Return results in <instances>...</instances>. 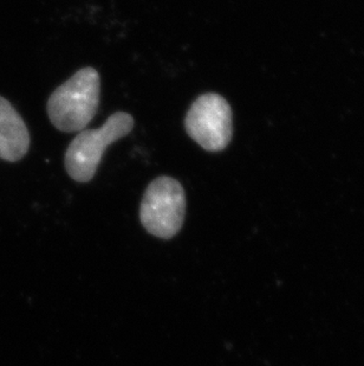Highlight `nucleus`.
<instances>
[{"instance_id": "nucleus-2", "label": "nucleus", "mask_w": 364, "mask_h": 366, "mask_svg": "<svg viewBox=\"0 0 364 366\" xmlns=\"http://www.w3.org/2000/svg\"><path fill=\"white\" fill-rule=\"evenodd\" d=\"M134 124L131 114L116 112L110 115L102 127L79 132L66 149L68 174L79 183L93 179L108 146L129 134Z\"/></svg>"}, {"instance_id": "nucleus-3", "label": "nucleus", "mask_w": 364, "mask_h": 366, "mask_svg": "<svg viewBox=\"0 0 364 366\" xmlns=\"http://www.w3.org/2000/svg\"><path fill=\"white\" fill-rule=\"evenodd\" d=\"M186 194L178 180L158 177L148 185L142 198L140 218L149 234L158 239H172L185 221Z\"/></svg>"}, {"instance_id": "nucleus-4", "label": "nucleus", "mask_w": 364, "mask_h": 366, "mask_svg": "<svg viewBox=\"0 0 364 366\" xmlns=\"http://www.w3.org/2000/svg\"><path fill=\"white\" fill-rule=\"evenodd\" d=\"M185 127L187 134L203 149L223 151L233 134L230 104L218 94H203L189 108Z\"/></svg>"}, {"instance_id": "nucleus-1", "label": "nucleus", "mask_w": 364, "mask_h": 366, "mask_svg": "<svg viewBox=\"0 0 364 366\" xmlns=\"http://www.w3.org/2000/svg\"><path fill=\"white\" fill-rule=\"evenodd\" d=\"M101 79L93 68L79 70L48 100V115L57 129L81 132L96 115L100 104Z\"/></svg>"}, {"instance_id": "nucleus-5", "label": "nucleus", "mask_w": 364, "mask_h": 366, "mask_svg": "<svg viewBox=\"0 0 364 366\" xmlns=\"http://www.w3.org/2000/svg\"><path fill=\"white\" fill-rule=\"evenodd\" d=\"M30 149V133L14 106L0 97V159L18 162Z\"/></svg>"}]
</instances>
